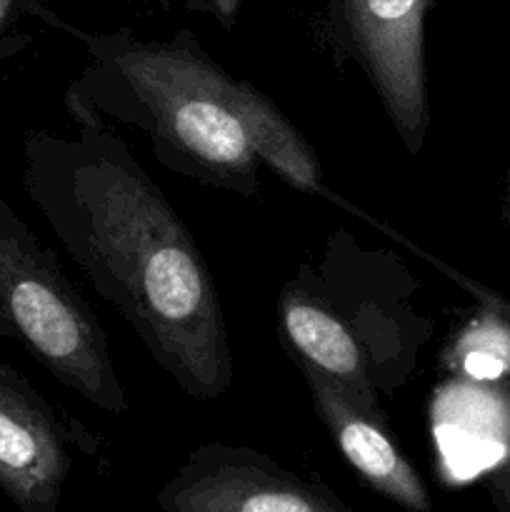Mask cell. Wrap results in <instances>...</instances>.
Returning <instances> with one entry per match:
<instances>
[{
  "mask_svg": "<svg viewBox=\"0 0 510 512\" xmlns=\"http://www.w3.org/2000/svg\"><path fill=\"white\" fill-rule=\"evenodd\" d=\"M75 123L68 135L28 133L25 193L173 383L190 398H220L233 385V353L193 235L115 130Z\"/></svg>",
  "mask_w": 510,
  "mask_h": 512,
  "instance_id": "obj_1",
  "label": "cell"
},
{
  "mask_svg": "<svg viewBox=\"0 0 510 512\" xmlns=\"http://www.w3.org/2000/svg\"><path fill=\"white\" fill-rule=\"evenodd\" d=\"M70 33L93 58L65 95L73 120L110 115L143 130L165 168L245 198L258 193V155L233 113L235 80L193 35Z\"/></svg>",
  "mask_w": 510,
  "mask_h": 512,
  "instance_id": "obj_2",
  "label": "cell"
},
{
  "mask_svg": "<svg viewBox=\"0 0 510 512\" xmlns=\"http://www.w3.org/2000/svg\"><path fill=\"white\" fill-rule=\"evenodd\" d=\"M0 338L15 340L55 380L108 415L130 408L108 335L58 258L0 198Z\"/></svg>",
  "mask_w": 510,
  "mask_h": 512,
  "instance_id": "obj_3",
  "label": "cell"
},
{
  "mask_svg": "<svg viewBox=\"0 0 510 512\" xmlns=\"http://www.w3.org/2000/svg\"><path fill=\"white\" fill-rule=\"evenodd\" d=\"M433 0H338L345 33L410 155L428 133L425 15Z\"/></svg>",
  "mask_w": 510,
  "mask_h": 512,
  "instance_id": "obj_4",
  "label": "cell"
},
{
  "mask_svg": "<svg viewBox=\"0 0 510 512\" xmlns=\"http://www.w3.org/2000/svg\"><path fill=\"white\" fill-rule=\"evenodd\" d=\"M155 503L163 512H348L268 455L223 443L193 450Z\"/></svg>",
  "mask_w": 510,
  "mask_h": 512,
  "instance_id": "obj_5",
  "label": "cell"
},
{
  "mask_svg": "<svg viewBox=\"0 0 510 512\" xmlns=\"http://www.w3.org/2000/svg\"><path fill=\"white\" fill-rule=\"evenodd\" d=\"M68 473L65 430L53 408L0 363V490L20 512H55Z\"/></svg>",
  "mask_w": 510,
  "mask_h": 512,
  "instance_id": "obj_6",
  "label": "cell"
},
{
  "mask_svg": "<svg viewBox=\"0 0 510 512\" xmlns=\"http://www.w3.org/2000/svg\"><path fill=\"white\" fill-rule=\"evenodd\" d=\"M300 370L308 380L320 420L330 430V438L338 445L340 455L348 460L350 468L375 493L388 498L398 508L408 512H433L423 480L390 438L378 410L363 408L335 380L310 368Z\"/></svg>",
  "mask_w": 510,
  "mask_h": 512,
  "instance_id": "obj_7",
  "label": "cell"
},
{
  "mask_svg": "<svg viewBox=\"0 0 510 512\" xmlns=\"http://www.w3.org/2000/svg\"><path fill=\"white\" fill-rule=\"evenodd\" d=\"M280 328L293 348L300 368H310L335 380L363 408L378 410L365 355L353 330L333 308L300 283H290L280 295Z\"/></svg>",
  "mask_w": 510,
  "mask_h": 512,
  "instance_id": "obj_8",
  "label": "cell"
},
{
  "mask_svg": "<svg viewBox=\"0 0 510 512\" xmlns=\"http://www.w3.org/2000/svg\"><path fill=\"white\" fill-rule=\"evenodd\" d=\"M433 430L443 453L475 455L488 463L508 455L510 403L490 383L460 378L438 390Z\"/></svg>",
  "mask_w": 510,
  "mask_h": 512,
  "instance_id": "obj_9",
  "label": "cell"
},
{
  "mask_svg": "<svg viewBox=\"0 0 510 512\" xmlns=\"http://www.w3.org/2000/svg\"><path fill=\"white\" fill-rule=\"evenodd\" d=\"M233 113L243 125L258 160H265L280 178L300 190L320 188V165L298 130L260 90L235 80Z\"/></svg>",
  "mask_w": 510,
  "mask_h": 512,
  "instance_id": "obj_10",
  "label": "cell"
},
{
  "mask_svg": "<svg viewBox=\"0 0 510 512\" xmlns=\"http://www.w3.org/2000/svg\"><path fill=\"white\" fill-rule=\"evenodd\" d=\"M455 375L475 383H495L510 373V318L485 313L473 320L448 353Z\"/></svg>",
  "mask_w": 510,
  "mask_h": 512,
  "instance_id": "obj_11",
  "label": "cell"
},
{
  "mask_svg": "<svg viewBox=\"0 0 510 512\" xmlns=\"http://www.w3.org/2000/svg\"><path fill=\"white\" fill-rule=\"evenodd\" d=\"M30 0H0V38L10 30V25L15 23V18L20 15V10L28 5Z\"/></svg>",
  "mask_w": 510,
  "mask_h": 512,
  "instance_id": "obj_12",
  "label": "cell"
},
{
  "mask_svg": "<svg viewBox=\"0 0 510 512\" xmlns=\"http://www.w3.org/2000/svg\"><path fill=\"white\" fill-rule=\"evenodd\" d=\"M508 455H510V440H508Z\"/></svg>",
  "mask_w": 510,
  "mask_h": 512,
  "instance_id": "obj_13",
  "label": "cell"
},
{
  "mask_svg": "<svg viewBox=\"0 0 510 512\" xmlns=\"http://www.w3.org/2000/svg\"><path fill=\"white\" fill-rule=\"evenodd\" d=\"M508 313H510V310H508ZM508 318H510V315H508Z\"/></svg>",
  "mask_w": 510,
  "mask_h": 512,
  "instance_id": "obj_14",
  "label": "cell"
}]
</instances>
